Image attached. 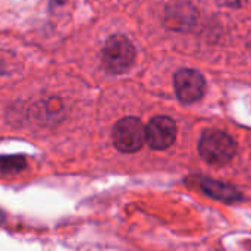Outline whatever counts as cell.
<instances>
[{"label": "cell", "instance_id": "6da1fadb", "mask_svg": "<svg viewBox=\"0 0 251 251\" xmlns=\"http://www.w3.org/2000/svg\"><path fill=\"white\" fill-rule=\"evenodd\" d=\"M199 151L207 163L222 166L232 160L237 144L231 135L222 131H207L199 143Z\"/></svg>", "mask_w": 251, "mask_h": 251}, {"label": "cell", "instance_id": "7a4b0ae2", "mask_svg": "<svg viewBox=\"0 0 251 251\" xmlns=\"http://www.w3.org/2000/svg\"><path fill=\"white\" fill-rule=\"evenodd\" d=\"M135 60V47L125 35H112L101 53V62L107 72L124 74L126 72Z\"/></svg>", "mask_w": 251, "mask_h": 251}, {"label": "cell", "instance_id": "3957f363", "mask_svg": "<svg viewBox=\"0 0 251 251\" xmlns=\"http://www.w3.org/2000/svg\"><path fill=\"white\" fill-rule=\"evenodd\" d=\"M112 138L119 151L135 153L146 143V126L138 118H124L115 124Z\"/></svg>", "mask_w": 251, "mask_h": 251}, {"label": "cell", "instance_id": "277c9868", "mask_svg": "<svg viewBox=\"0 0 251 251\" xmlns=\"http://www.w3.org/2000/svg\"><path fill=\"white\" fill-rule=\"evenodd\" d=\"M174 87L181 101L194 103L203 97L206 81L203 75L194 69H179L174 76Z\"/></svg>", "mask_w": 251, "mask_h": 251}, {"label": "cell", "instance_id": "5b68a950", "mask_svg": "<svg viewBox=\"0 0 251 251\" xmlns=\"http://www.w3.org/2000/svg\"><path fill=\"white\" fill-rule=\"evenodd\" d=\"M176 124L168 116H156L146 126V141L154 150L169 149L176 140Z\"/></svg>", "mask_w": 251, "mask_h": 251}, {"label": "cell", "instance_id": "8992f818", "mask_svg": "<svg viewBox=\"0 0 251 251\" xmlns=\"http://www.w3.org/2000/svg\"><path fill=\"white\" fill-rule=\"evenodd\" d=\"M201 187H203V190H204L207 194H210V196H213V197H216V199H219V200L232 201V200L240 199V196H238L231 187H226V185H224V184L212 182L210 179L203 181V182H201Z\"/></svg>", "mask_w": 251, "mask_h": 251}, {"label": "cell", "instance_id": "52a82bcc", "mask_svg": "<svg viewBox=\"0 0 251 251\" xmlns=\"http://www.w3.org/2000/svg\"><path fill=\"white\" fill-rule=\"evenodd\" d=\"M26 168V159L24 156H3L0 157V172L6 175H15Z\"/></svg>", "mask_w": 251, "mask_h": 251}, {"label": "cell", "instance_id": "ba28073f", "mask_svg": "<svg viewBox=\"0 0 251 251\" xmlns=\"http://www.w3.org/2000/svg\"><path fill=\"white\" fill-rule=\"evenodd\" d=\"M3 222H4V215H3V212L0 210V225H1Z\"/></svg>", "mask_w": 251, "mask_h": 251}, {"label": "cell", "instance_id": "9c48e42d", "mask_svg": "<svg viewBox=\"0 0 251 251\" xmlns=\"http://www.w3.org/2000/svg\"><path fill=\"white\" fill-rule=\"evenodd\" d=\"M54 1H57V3H65L66 0H54Z\"/></svg>", "mask_w": 251, "mask_h": 251}]
</instances>
